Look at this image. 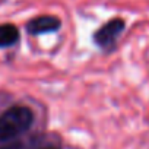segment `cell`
Segmentation results:
<instances>
[{
  "label": "cell",
  "instance_id": "obj_3",
  "mask_svg": "<svg viewBox=\"0 0 149 149\" xmlns=\"http://www.w3.org/2000/svg\"><path fill=\"white\" fill-rule=\"evenodd\" d=\"M61 22L57 16L53 15H41L34 19H31L26 24V31L29 35H40L47 32H54L60 28Z\"/></svg>",
  "mask_w": 149,
  "mask_h": 149
},
{
  "label": "cell",
  "instance_id": "obj_4",
  "mask_svg": "<svg viewBox=\"0 0 149 149\" xmlns=\"http://www.w3.org/2000/svg\"><path fill=\"white\" fill-rule=\"evenodd\" d=\"M19 40V29L13 24L0 25V48H6L16 44Z\"/></svg>",
  "mask_w": 149,
  "mask_h": 149
},
{
  "label": "cell",
  "instance_id": "obj_1",
  "mask_svg": "<svg viewBox=\"0 0 149 149\" xmlns=\"http://www.w3.org/2000/svg\"><path fill=\"white\" fill-rule=\"evenodd\" d=\"M34 120L31 108L25 105H15L0 116V142L9 140L26 132Z\"/></svg>",
  "mask_w": 149,
  "mask_h": 149
},
{
  "label": "cell",
  "instance_id": "obj_2",
  "mask_svg": "<svg viewBox=\"0 0 149 149\" xmlns=\"http://www.w3.org/2000/svg\"><path fill=\"white\" fill-rule=\"evenodd\" d=\"M126 24L123 19L120 18H114L108 22H105L95 34H94V42L102 48V50H108L111 48L116 41L118 40V37L121 35V32L124 31Z\"/></svg>",
  "mask_w": 149,
  "mask_h": 149
},
{
  "label": "cell",
  "instance_id": "obj_5",
  "mask_svg": "<svg viewBox=\"0 0 149 149\" xmlns=\"http://www.w3.org/2000/svg\"><path fill=\"white\" fill-rule=\"evenodd\" d=\"M48 149H54V148H48Z\"/></svg>",
  "mask_w": 149,
  "mask_h": 149
}]
</instances>
